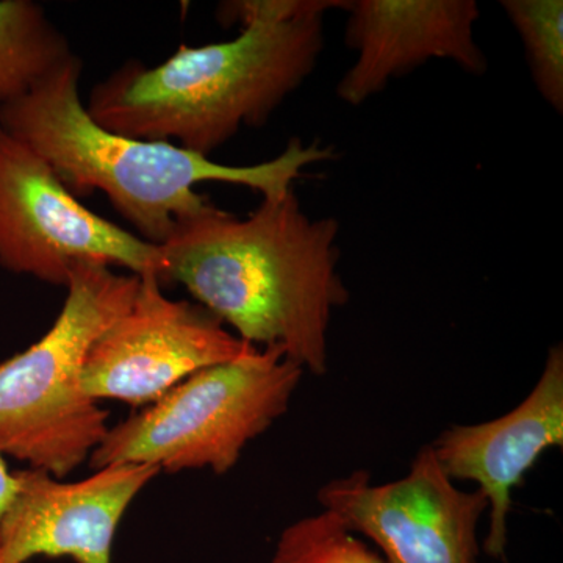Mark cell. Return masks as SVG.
<instances>
[{
    "label": "cell",
    "mask_w": 563,
    "mask_h": 563,
    "mask_svg": "<svg viewBox=\"0 0 563 563\" xmlns=\"http://www.w3.org/2000/svg\"><path fill=\"white\" fill-rule=\"evenodd\" d=\"M325 512L347 531L372 540L385 563H477V525L488 501L483 492L455 487L431 444L421 448L402 479L372 483L365 470L318 492Z\"/></svg>",
    "instance_id": "8"
},
{
    "label": "cell",
    "mask_w": 563,
    "mask_h": 563,
    "mask_svg": "<svg viewBox=\"0 0 563 563\" xmlns=\"http://www.w3.org/2000/svg\"><path fill=\"white\" fill-rule=\"evenodd\" d=\"M81 70L74 54L31 91L0 106V125L40 155L74 198L103 192L136 235L154 246L210 206L198 185H240L276 199L295 188L306 166L335 157L331 146L291 139L272 161L224 165L169 141L107 131L81 101Z\"/></svg>",
    "instance_id": "2"
},
{
    "label": "cell",
    "mask_w": 563,
    "mask_h": 563,
    "mask_svg": "<svg viewBox=\"0 0 563 563\" xmlns=\"http://www.w3.org/2000/svg\"><path fill=\"white\" fill-rule=\"evenodd\" d=\"M322 21L251 25L224 43L184 44L157 66L125 62L95 85L85 109L107 131L211 158L243 128L266 124L313 73Z\"/></svg>",
    "instance_id": "3"
},
{
    "label": "cell",
    "mask_w": 563,
    "mask_h": 563,
    "mask_svg": "<svg viewBox=\"0 0 563 563\" xmlns=\"http://www.w3.org/2000/svg\"><path fill=\"white\" fill-rule=\"evenodd\" d=\"M80 262L135 276L162 272L158 246L87 209L40 155L0 125V266L66 287Z\"/></svg>",
    "instance_id": "6"
},
{
    "label": "cell",
    "mask_w": 563,
    "mask_h": 563,
    "mask_svg": "<svg viewBox=\"0 0 563 563\" xmlns=\"http://www.w3.org/2000/svg\"><path fill=\"white\" fill-rule=\"evenodd\" d=\"M73 55L40 3L0 0V106L31 91Z\"/></svg>",
    "instance_id": "12"
},
{
    "label": "cell",
    "mask_w": 563,
    "mask_h": 563,
    "mask_svg": "<svg viewBox=\"0 0 563 563\" xmlns=\"http://www.w3.org/2000/svg\"><path fill=\"white\" fill-rule=\"evenodd\" d=\"M269 563H385L373 548L322 510L280 533Z\"/></svg>",
    "instance_id": "14"
},
{
    "label": "cell",
    "mask_w": 563,
    "mask_h": 563,
    "mask_svg": "<svg viewBox=\"0 0 563 563\" xmlns=\"http://www.w3.org/2000/svg\"><path fill=\"white\" fill-rule=\"evenodd\" d=\"M102 262L69 274L62 312L46 335L0 363V454L63 479L109 432V412L81 390L92 343L128 312L140 276Z\"/></svg>",
    "instance_id": "4"
},
{
    "label": "cell",
    "mask_w": 563,
    "mask_h": 563,
    "mask_svg": "<svg viewBox=\"0 0 563 563\" xmlns=\"http://www.w3.org/2000/svg\"><path fill=\"white\" fill-rule=\"evenodd\" d=\"M250 346L201 303L163 295L157 274L146 273L128 312L88 351L81 390L95 401L144 406L191 374L240 357Z\"/></svg>",
    "instance_id": "7"
},
{
    "label": "cell",
    "mask_w": 563,
    "mask_h": 563,
    "mask_svg": "<svg viewBox=\"0 0 563 563\" xmlns=\"http://www.w3.org/2000/svg\"><path fill=\"white\" fill-rule=\"evenodd\" d=\"M303 373L282 347L251 344L240 357L191 374L147 409L109 428L90 466L231 472L246 444L287 412Z\"/></svg>",
    "instance_id": "5"
},
{
    "label": "cell",
    "mask_w": 563,
    "mask_h": 563,
    "mask_svg": "<svg viewBox=\"0 0 563 563\" xmlns=\"http://www.w3.org/2000/svg\"><path fill=\"white\" fill-rule=\"evenodd\" d=\"M346 44L357 58L336 85V96L352 107L384 91L431 60H450L474 76L488 62L474 27L481 18L474 0H352L346 2Z\"/></svg>",
    "instance_id": "10"
},
{
    "label": "cell",
    "mask_w": 563,
    "mask_h": 563,
    "mask_svg": "<svg viewBox=\"0 0 563 563\" xmlns=\"http://www.w3.org/2000/svg\"><path fill=\"white\" fill-rule=\"evenodd\" d=\"M16 488V474L10 472L5 459L0 454V526H2L3 517H5L10 504L13 501Z\"/></svg>",
    "instance_id": "16"
},
{
    "label": "cell",
    "mask_w": 563,
    "mask_h": 563,
    "mask_svg": "<svg viewBox=\"0 0 563 563\" xmlns=\"http://www.w3.org/2000/svg\"><path fill=\"white\" fill-rule=\"evenodd\" d=\"M161 468L111 465L77 483L41 470L16 472L18 488L0 526V563L69 558L111 563V548L133 499Z\"/></svg>",
    "instance_id": "9"
},
{
    "label": "cell",
    "mask_w": 563,
    "mask_h": 563,
    "mask_svg": "<svg viewBox=\"0 0 563 563\" xmlns=\"http://www.w3.org/2000/svg\"><path fill=\"white\" fill-rule=\"evenodd\" d=\"M450 479L479 484L490 509L484 551L504 559L512 490L550 448L563 446V347L548 352L539 383L520 406L496 420L453 426L431 444Z\"/></svg>",
    "instance_id": "11"
},
{
    "label": "cell",
    "mask_w": 563,
    "mask_h": 563,
    "mask_svg": "<svg viewBox=\"0 0 563 563\" xmlns=\"http://www.w3.org/2000/svg\"><path fill=\"white\" fill-rule=\"evenodd\" d=\"M501 7L523 41L526 60L537 91L562 114V0H503Z\"/></svg>",
    "instance_id": "13"
},
{
    "label": "cell",
    "mask_w": 563,
    "mask_h": 563,
    "mask_svg": "<svg viewBox=\"0 0 563 563\" xmlns=\"http://www.w3.org/2000/svg\"><path fill=\"white\" fill-rule=\"evenodd\" d=\"M340 224L303 213L295 188L250 217L210 206L158 246L162 284H180L243 342L279 346L303 372H328L333 310L350 299L339 274Z\"/></svg>",
    "instance_id": "1"
},
{
    "label": "cell",
    "mask_w": 563,
    "mask_h": 563,
    "mask_svg": "<svg viewBox=\"0 0 563 563\" xmlns=\"http://www.w3.org/2000/svg\"><path fill=\"white\" fill-rule=\"evenodd\" d=\"M346 7V0H231L221 2L217 21L224 27L257 24H290L312 18H324L328 11Z\"/></svg>",
    "instance_id": "15"
}]
</instances>
